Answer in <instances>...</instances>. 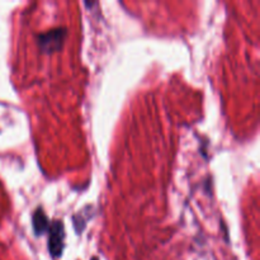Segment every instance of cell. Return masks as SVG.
<instances>
[{"label": "cell", "instance_id": "obj_1", "mask_svg": "<svg viewBox=\"0 0 260 260\" xmlns=\"http://www.w3.org/2000/svg\"><path fill=\"white\" fill-rule=\"evenodd\" d=\"M66 32L63 29H52L38 36V45L43 52H55L62 46Z\"/></svg>", "mask_w": 260, "mask_h": 260}, {"label": "cell", "instance_id": "obj_2", "mask_svg": "<svg viewBox=\"0 0 260 260\" xmlns=\"http://www.w3.org/2000/svg\"><path fill=\"white\" fill-rule=\"evenodd\" d=\"M63 226L61 222H53L50 228V251L53 256H60L63 249Z\"/></svg>", "mask_w": 260, "mask_h": 260}, {"label": "cell", "instance_id": "obj_3", "mask_svg": "<svg viewBox=\"0 0 260 260\" xmlns=\"http://www.w3.org/2000/svg\"><path fill=\"white\" fill-rule=\"evenodd\" d=\"M33 228H35L37 235H42L48 229V220L42 210L36 211L35 215H33Z\"/></svg>", "mask_w": 260, "mask_h": 260}]
</instances>
